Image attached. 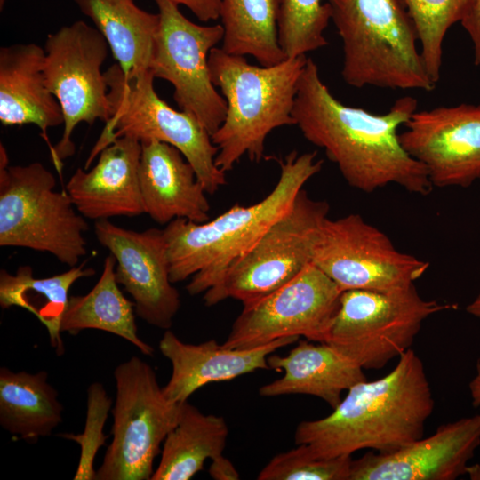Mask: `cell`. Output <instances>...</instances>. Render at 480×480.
<instances>
[{"label":"cell","mask_w":480,"mask_h":480,"mask_svg":"<svg viewBox=\"0 0 480 480\" xmlns=\"http://www.w3.org/2000/svg\"><path fill=\"white\" fill-rule=\"evenodd\" d=\"M434 407L423 363L410 348L387 375L351 387L332 413L301 421L295 444L307 445L321 459L352 456L364 449L391 452L423 437Z\"/></svg>","instance_id":"7a4b0ae2"},{"label":"cell","mask_w":480,"mask_h":480,"mask_svg":"<svg viewBox=\"0 0 480 480\" xmlns=\"http://www.w3.org/2000/svg\"><path fill=\"white\" fill-rule=\"evenodd\" d=\"M417 108L412 96L399 98L380 115L345 105L323 82L316 62L307 58L292 116L304 138L324 150L352 188L372 193L395 184L427 196L433 186L426 168L399 140V128Z\"/></svg>","instance_id":"6da1fadb"},{"label":"cell","mask_w":480,"mask_h":480,"mask_svg":"<svg viewBox=\"0 0 480 480\" xmlns=\"http://www.w3.org/2000/svg\"><path fill=\"white\" fill-rule=\"evenodd\" d=\"M184 5L201 21L207 22L220 18L221 0H171Z\"/></svg>","instance_id":"836d02e7"},{"label":"cell","mask_w":480,"mask_h":480,"mask_svg":"<svg viewBox=\"0 0 480 480\" xmlns=\"http://www.w3.org/2000/svg\"><path fill=\"white\" fill-rule=\"evenodd\" d=\"M306 61V56H300L270 67L256 66L221 47L212 49V82L227 104L224 121L211 136L220 170L231 171L244 156L260 162L268 135L276 128L295 125L292 110Z\"/></svg>","instance_id":"277c9868"},{"label":"cell","mask_w":480,"mask_h":480,"mask_svg":"<svg viewBox=\"0 0 480 480\" xmlns=\"http://www.w3.org/2000/svg\"><path fill=\"white\" fill-rule=\"evenodd\" d=\"M94 233L115 257L116 282L132 297L136 315L150 325L170 329L180 300L170 279L164 229L134 231L99 220Z\"/></svg>","instance_id":"2e32d148"},{"label":"cell","mask_w":480,"mask_h":480,"mask_svg":"<svg viewBox=\"0 0 480 480\" xmlns=\"http://www.w3.org/2000/svg\"><path fill=\"white\" fill-rule=\"evenodd\" d=\"M112 441L96 480H149L160 446L179 421L181 404L170 402L155 370L138 356L114 371Z\"/></svg>","instance_id":"9c48e42d"},{"label":"cell","mask_w":480,"mask_h":480,"mask_svg":"<svg viewBox=\"0 0 480 480\" xmlns=\"http://www.w3.org/2000/svg\"><path fill=\"white\" fill-rule=\"evenodd\" d=\"M470 396L472 398V405L474 407L480 406V357L476 364V374L468 384Z\"/></svg>","instance_id":"d590c367"},{"label":"cell","mask_w":480,"mask_h":480,"mask_svg":"<svg viewBox=\"0 0 480 480\" xmlns=\"http://www.w3.org/2000/svg\"><path fill=\"white\" fill-rule=\"evenodd\" d=\"M280 175L260 202L234 204L203 223L186 219L172 220L164 228L172 284L191 278L186 289L198 295L217 284L228 268L246 252L292 204L304 185L323 166L316 152L293 150L277 160Z\"/></svg>","instance_id":"3957f363"},{"label":"cell","mask_w":480,"mask_h":480,"mask_svg":"<svg viewBox=\"0 0 480 480\" xmlns=\"http://www.w3.org/2000/svg\"><path fill=\"white\" fill-rule=\"evenodd\" d=\"M116 263L110 253L92 289L84 295L69 297L60 324L61 332L76 335L85 329L101 330L126 340L142 354L152 356L154 348L138 335L134 302L126 299L118 287Z\"/></svg>","instance_id":"d4e9b609"},{"label":"cell","mask_w":480,"mask_h":480,"mask_svg":"<svg viewBox=\"0 0 480 480\" xmlns=\"http://www.w3.org/2000/svg\"><path fill=\"white\" fill-rule=\"evenodd\" d=\"M479 445L480 413L441 425L399 450L353 460L349 480H454L467 474Z\"/></svg>","instance_id":"e0dca14e"},{"label":"cell","mask_w":480,"mask_h":480,"mask_svg":"<svg viewBox=\"0 0 480 480\" xmlns=\"http://www.w3.org/2000/svg\"><path fill=\"white\" fill-rule=\"evenodd\" d=\"M299 337H284L252 348L240 349L209 340L199 344L180 340L169 329L159 340V350L172 364L169 381L163 387L165 397L181 404L200 388L231 380L257 370H270L268 356L294 343Z\"/></svg>","instance_id":"ac0fdd59"},{"label":"cell","mask_w":480,"mask_h":480,"mask_svg":"<svg viewBox=\"0 0 480 480\" xmlns=\"http://www.w3.org/2000/svg\"><path fill=\"white\" fill-rule=\"evenodd\" d=\"M453 308L422 298L414 284L344 291L324 343L364 370H378L410 349L427 318Z\"/></svg>","instance_id":"ba28073f"},{"label":"cell","mask_w":480,"mask_h":480,"mask_svg":"<svg viewBox=\"0 0 480 480\" xmlns=\"http://www.w3.org/2000/svg\"><path fill=\"white\" fill-rule=\"evenodd\" d=\"M331 20L323 0H282L278 40L287 58L305 56L328 44L324 32Z\"/></svg>","instance_id":"f546056e"},{"label":"cell","mask_w":480,"mask_h":480,"mask_svg":"<svg viewBox=\"0 0 480 480\" xmlns=\"http://www.w3.org/2000/svg\"><path fill=\"white\" fill-rule=\"evenodd\" d=\"M312 263L341 292L405 289L429 267L428 261L397 250L384 232L357 213L325 219Z\"/></svg>","instance_id":"7c38bea8"},{"label":"cell","mask_w":480,"mask_h":480,"mask_svg":"<svg viewBox=\"0 0 480 480\" xmlns=\"http://www.w3.org/2000/svg\"><path fill=\"white\" fill-rule=\"evenodd\" d=\"M108 47L101 33L83 20L47 36L44 48L45 84L64 118L63 135L50 147L58 170L75 152L71 135L80 123L92 125L97 120L107 123L110 118L108 85L101 72Z\"/></svg>","instance_id":"8fae6325"},{"label":"cell","mask_w":480,"mask_h":480,"mask_svg":"<svg viewBox=\"0 0 480 480\" xmlns=\"http://www.w3.org/2000/svg\"><path fill=\"white\" fill-rule=\"evenodd\" d=\"M466 310L469 315L480 319V292L466 307Z\"/></svg>","instance_id":"8d00e7d4"},{"label":"cell","mask_w":480,"mask_h":480,"mask_svg":"<svg viewBox=\"0 0 480 480\" xmlns=\"http://www.w3.org/2000/svg\"><path fill=\"white\" fill-rule=\"evenodd\" d=\"M44 49L18 44L0 49V122L4 126L35 124L47 139L64 124L61 108L45 84Z\"/></svg>","instance_id":"7402d4cb"},{"label":"cell","mask_w":480,"mask_h":480,"mask_svg":"<svg viewBox=\"0 0 480 480\" xmlns=\"http://www.w3.org/2000/svg\"><path fill=\"white\" fill-rule=\"evenodd\" d=\"M209 468L210 476L215 480H237L240 478L239 473L233 463L223 456V454L211 460Z\"/></svg>","instance_id":"e575fe53"},{"label":"cell","mask_w":480,"mask_h":480,"mask_svg":"<svg viewBox=\"0 0 480 480\" xmlns=\"http://www.w3.org/2000/svg\"><path fill=\"white\" fill-rule=\"evenodd\" d=\"M328 212L326 201L311 198L302 188L291 207L228 268L217 284L204 292L205 306L228 298L245 305L295 277L312 262Z\"/></svg>","instance_id":"30bf717a"},{"label":"cell","mask_w":480,"mask_h":480,"mask_svg":"<svg viewBox=\"0 0 480 480\" xmlns=\"http://www.w3.org/2000/svg\"><path fill=\"white\" fill-rule=\"evenodd\" d=\"M105 37L125 75L150 71L159 14L139 8L134 0H75Z\"/></svg>","instance_id":"603a6c76"},{"label":"cell","mask_w":480,"mask_h":480,"mask_svg":"<svg viewBox=\"0 0 480 480\" xmlns=\"http://www.w3.org/2000/svg\"><path fill=\"white\" fill-rule=\"evenodd\" d=\"M268 364L284 375L263 385L259 389L261 396L309 395L332 409L340 403L344 391L367 380L363 368L330 345L308 340L300 341L286 356L270 354Z\"/></svg>","instance_id":"44dd1931"},{"label":"cell","mask_w":480,"mask_h":480,"mask_svg":"<svg viewBox=\"0 0 480 480\" xmlns=\"http://www.w3.org/2000/svg\"><path fill=\"white\" fill-rule=\"evenodd\" d=\"M154 1L160 25L150 71L172 84L180 110L195 116L212 136L227 111L226 100L212 82L208 63L210 52L223 39V27L196 24L171 0Z\"/></svg>","instance_id":"4fadbf2b"},{"label":"cell","mask_w":480,"mask_h":480,"mask_svg":"<svg viewBox=\"0 0 480 480\" xmlns=\"http://www.w3.org/2000/svg\"><path fill=\"white\" fill-rule=\"evenodd\" d=\"M140 143L139 180L145 213L161 225L176 219L207 221L211 207L206 192L181 152L157 140Z\"/></svg>","instance_id":"ffe728a7"},{"label":"cell","mask_w":480,"mask_h":480,"mask_svg":"<svg viewBox=\"0 0 480 480\" xmlns=\"http://www.w3.org/2000/svg\"><path fill=\"white\" fill-rule=\"evenodd\" d=\"M104 76L111 115L86 161L85 170L106 146L127 136L140 142L157 140L178 148L193 166L207 194H214L227 184V172L215 164L218 148L209 132L195 116L177 111L157 95L151 71L128 76L114 64Z\"/></svg>","instance_id":"8992f818"},{"label":"cell","mask_w":480,"mask_h":480,"mask_svg":"<svg viewBox=\"0 0 480 480\" xmlns=\"http://www.w3.org/2000/svg\"><path fill=\"white\" fill-rule=\"evenodd\" d=\"M403 1L414 22L427 72L436 84L441 77L444 36L460 21L467 0Z\"/></svg>","instance_id":"f1b7e54d"},{"label":"cell","mask_w":480,"mask_h":480,"mask_svg":"<svg viewBox=\"0 0 480 480\" xmlns=\"http://www.w3.org/2000/svg\"><path fill=\"white\" fill-rule=\"evenodd\" d=\"M112 408V399L100 382L92 383L87 389V410L84 429L81 434L62 433L60 436L80 445L78 466L75 480H96L94 460L106 443L104 426Z\"/></svg>","instance_id":"1f68e13d"},{"label":"cell","mask_w":480,"mask_h":480,"mask_svg":"<svg viewBox=\"0 0 480 480\" xmlns=\"http://www.w3.org/2000/svg\"><path fill=\"white\" fill-rule=\"evenodd\" d=\"M84 264L44 278H36L33 268L20 266L15 274L0 271V306L20 307L34 314L46 327L50 343L57 355L64 352L60 324L68 302V291L78 279L95 274Z\"/></svg>","instance_id":"4316f807"},{"label":"cell","mask_w":480,"mask_h":480,"mask_svg":"<svg viewBox=\"0 0 480 480\" xmlns=\"http://www.w3.org/2000/svg\"><path fill=\"white\" fill-rule=\"evenodd\" d=\"M63 406L48 373L0 369V424L30 442L50 436L62 421Z\"/></svg>","instance_id":"cb8c5ba5"},{"label":"cell","mask_w":480,"mask_h":480,"mask_svg":"<svg viewBox=\"0 0 480 480\" xmlns=\"http://www.w3.org/2000/svg\"><path fill=\"white\" fill-rule=\"evenodd\" d=\"M275 455L260 470L259 480H349L351 456L321 459L305 444Z\"/></svg>","instance_id":"4dcf8cb0"},{"label":"cell","mask_w":480,"mask_h":480,"mask_svg":"<svg viewBox=\"0 0 480 480\" xmlns=\"http://www.w3.org/2000/svg\"><path fill=\"white\" fill-rule=\"evenodd\" d=\"M140 155L141 143L123 136L100 152L90 171L78 168L66 185L76 211L94 220L145 213L139 180Z\"/></svg>","instance_id":"d6986e66"},{"label":"cell","mask_w":480,"mask_h":480,"mask_svg":"<svg viewBox=\"0 0 480 480\" xmlns=\"http://www.w3.org/2000/svg\"><path fill=\"white\" fill-rule=\"evenodd\" d=\"M341 291L312 262L266 296L243 305L223 343L247 349L284 337L325 342Z\"/></svg>","instance_id":"5bb4252c"},{"label":"cell","mask_w":480,"mask_h":480,"mask_svg":"<svg viewBox=\"0 0 480 480\" xmlns=\"http://www.w3.org/2000/svg\"><path fill=\"white\" fill-rule=\"evenodd\" d=\"M281 4L282 0H221L222 50L250 55L264 67L286 60L278 40Z\"/></svg>","instance_id":"83f0119b"},{"label":"cell","mask_w":480,"mask_h":480,"mask_svg":"<svg viewBox=\"0 0 480 480\" xmlns=\"http://www.w3.org/2000/svg\"><path fill=\"white\" fill-rule=\"evenodd\" d=\"M460 24L473 44L474 64L480 65V0H467Z\"/></svg>","instance_id":"d6a6232c"},{"label":"cell","mask_w":480,"mask_h":480,"mask_svg":"<svg viewBox=\"0 0 480 480\" xmlns=\"http://www.w3.org/2000/svg\"><path fill=\"white\" fill-rule=\"evenodd\" d=\"M41 163L10 165L0 145V245L49 252L69 268L87 252L84 217Z\"/></svg>","instance_id":"52a82bcc"},{"label":"cell","mask_w":480,"mask_h":480,"mask_svg":"<svg viewBox=\"0 0 480 480\" xmlns=\"http://www.w3.org/2000/svg\"><path fill=\"white\" fill-rule=\"evenodd\" d=\"M228 436L225 419L204 414L188 401L181 404L179 421L163 443L161 460L151 480H189L206 460L223 453Z\"/></svg>","instance_id":"484cf974"},{"label":"cell","mask_w":480,"mask_h":480,"mask_svg":"<svg viewBox=\"0 0 480 480\" xmlns=\"http://www.w3.org/2000/svg\"><path fill=\"white\" fill-rule=\"evenodd\" d=\"M404 126L400 142L433 188H468L480 180V104L416 110Z\"/></svg>","instance_id":"9a60e30c"},{"label":"cell","mask_w":480,"mask_h":480,"mask_svg":"<svg viewBox=\"0 0 480 480\" xmlns=\"http://www.w3.org/2000/svg\"><path fill=\"white\" fill-rule=\"evenodd\" d=\"M343 44L341 76L355 88L431 92L414 22L403 0H327Z\"/></svg>","instance_id":"5b68a950"}]
</instances>
